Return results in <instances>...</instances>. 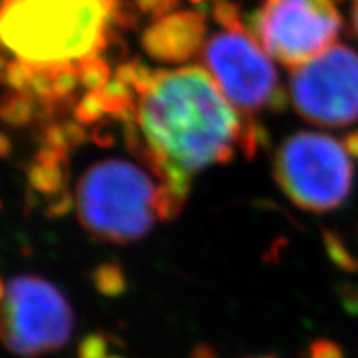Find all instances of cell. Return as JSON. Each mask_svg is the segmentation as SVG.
I'll return each mask as SVG.
<instances>
[{"mask_svg": "<svg viewBox=\"0 0 358 358\" xmlns=\"http://www.w3.org/2000/svg\"><path fill=\"white\" fill-rule=\"evenodd\" d=\"M133 85L148 166L186 199L192 174L231 159L244 140L237 110L203 66L146 71Z\"/></svg>", "mask_w": 358, "mask_h": 358, "instance_id": "1", "label": "cell"}, {"mask_svg": "<svg viewBox=\"0 0 358 358\" xmlns=\"http://www.w3.org/2000/svg\"><path fill=\"white\" fill-rule=\"evenodd\" d=\"M111 0H6L0 35L24 75L90 66L106 42Z\"/></svg>", "mask_w": 358, "mask_h": 358, "instance_id": "2", "label": "cell"}, {"mask_svg": "<svg viewBox=\"0 0 358 358\" xmlns=\"http://www.w3.org/2000/svg\"><path fill=\"white\" fill-rule=\"evenodd\" d=\"M186 199L124 159L93 164L78 181L75 206L82 226L103 243L129 244L156 221H171Z\"/></svg>", "mask_w": 358, "mask_h": 358, "instance_id": "3", "label": "cell"}, {"mask_svg": "<svg viewBox=\"0 0 358 358\" xmlns=\"http://www.w3.org/2000/svg\"><path fill=\"white\" fill-rule=\"evenodd\" d=\"M274 176L284 194L301 209L332 211L352 192L350 151L329 134L297 133L277 151Z\"/></svg>", "mask_w": 358, "mask_h": 358, "instance_id": "4", "label": "cell"}, {"mask_svg": "<svg viewBox=\"0 0 358 358\" xmlns=\"http://www.w3.org/2000/svg\"><path fill=\"white\" fill-rule=\"evenodd\" d=\"M73 330V310L52 282L19 275L2 285V342L7 350L35 358L60 350Z\"/></svg>", "mask_w": 358, "mask_h": 358, "instance_id": "5", "label": "cell"}, {"mask_svg": "<svg viewBox=\"0 0 358 358\" xmlns=\"http://www.w3.org/2000/svg\"><path fill=\"white\" fill-rule=\"evenodd\" d=\"M203 65L241 113L284 105L279 75L262 45L244 27L229 24L203 48Z\"/></svg>", "mask_w": 358, "mask_h": 358, "instance_id": "6", "label": "cell"}, {"mask_svg": "<svg viewBox=\"0 0 358 358\" xmlns=\"http://www.w3.org/2000/svg\"><path fill=\"white\" fill-rule=\"evenodd\" d=\"M342 24L334 0H262L250 34L272 60L294 70L335 45Z\"/></svg>", "mask_w": 358, "mask_h": 358, "instance_id": "7", "label": "cell"}, {"mask_svg": "<svg viewBox=\"0 0 358 358\" xmlns=\"http://www.w3.org/2000/svg\"><path fill=\"white\" fill-rule=\"evenodd\" d=\"M290 98L303 120L342 128L358 122V55L335 43L292 70Z\"/></svg>", "mask_w": 358, "mask_h": 358, "instance_id": "8", "label": "cell"}, {"mask_svg": "<svg viewBox=\"0 0 358 358\" xmlns=\"http://www.w3.org/2000/svg\"><path fill=\"white\" fill-rule=\"evenodd\" d=\"M92 282L98 292L105 295V297H120L128 289L127 275H124L123 267L115 261L100 264L93 271Z\"/></svg>", "mask_w": 358, "mask_h": 358, "instance_id": "9", "label": "cell"}, {"mask_svg": "<svg viewBox=\"0 0 358 358\" xmlns=\"http://www.w3.org/2000/svg\"><path fill=\"white\" fill-rule=\"evenodd\" d=\"M324 244L330 261L343 272H358V252L350 249L345 237L337 231H324Z\"/></svg>", "mask_w": 358, "mask_h": 358, "instance_id": "10", "label": "cell"}, {"mask_svg": "<svg viewBox=\"0 0 358 358\" xmlns=\"http://www.w3.org/2000/svg\"><path fill=\"white\" fill-rule=\"evenodd\" d=\"M106 352L108 338L101 332L87 335L78 345V358H106Z\"/></svg>", "mask_w": 358, "mask_h": 358, "instance_id": "11", "label": "cell"}, {"mask_svg": "<svg viewBox=\"0 0 358 358\" xmlns=\"http://www.w3.org/2000/svg\"><path fill=\"white\" fill-rule=\"evenodd\" d=\"M306 358H345L342 347L329 338H317L307 347Z\"/></svg>", "mask_w": 358, "mask_h": 358, "instance_id": "12", "label": "cell"}, {"mask_svg": "<svg viewBox=\"0 0 358 358\" xmlns=\"http://www.w3.org/2000/svg\"><path fill=\"white\" fill-rule=\"evenodd\" d=\"M340 301H342L343 308L352 315H358V287L352 284H343L338 289Z\"/></svg>", "mask_w": 358, "mask_h": 358, "instance_id": "13", "label": "cell"}, {"mask_svg": "<svg viewBox=\"0 0 358 358\" xmlns=\"http://www.w3.org/2000/svg\"><path fill=\"white\" fill-rule=\"evenodd\" d=\"M189 358H216V352L211 345H198L194 347V350L191 352Z\"/></svg>", "mask_w": 358, "mask_h": 358, "instance_id": "14", "label": "cell"}, {"mask_svg": "<svg viewBox=\"0 0 358 358\" xmlns=\"http://www.w3.org/2000/svg\"><path fill=\"white\" fill-rule=\"evenodd\" d=\"M352 27H353V32H355L358 38V0H353V6H352Z\"/></svg>", "mask_w": 358, "mask_h": 358, "instance_id": "15", "label": "cell"}, {"mask_svg": "<svg viewBox=\"0 0 358 358\" xmlns=\"http://www.w3.org/2000/svg\"><path fill=\"white\" fill-rule=\"evenodd\" d=\"M347 148L352 155L358 156V134H352L347 140Z\"/></svg>", "mask_w": 358, "mask_h": 358, "instance_id": "16", "label": "cell"}, {"mask_svg": "<svg viewBox=\"0 0 358 358\" xmlns=\"http://www.w3.org/2000/svg\"><path fill=\"white\" fill-rule=\"evenodd\" d=\"M250 358H275V357H271V355H266V357H250Z\"/></svg>", "mask_w": 358, "mask_h": 358, "instance_id": "17", "label": "cell"}, {"mask_svg": "<svg viewBox=\"0 0 358 358\" xmlns=\"http://www.w3.org/2000/svg\"><path fill=\"white\" fill-rule=\"evenodd\" d=\"M108 358H123V357H108Z\"/></svg>", "mask_w": 358, "mask_h": 358, "instance_id": "18", "label": "cell"}]
</instances>
